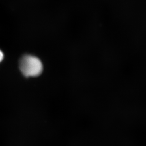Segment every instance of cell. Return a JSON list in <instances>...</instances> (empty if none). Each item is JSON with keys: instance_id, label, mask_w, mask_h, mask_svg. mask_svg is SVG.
<instances>
[{"instance_id": "7a4b0ae2", "label": "cell", "mask_w": 146, "mask_h": 146, "mask_svg": "<svg viewBox=\"0 0 146 146\" xmlns=\"http://www.w3.org/2000/svg\"><path fill=\"white\" fill-rule=\"evenodd\" d=\"M4 58V55L1 50H0V62H1Z\"/></svg>"}, {"instance_id": "6da1fadb", "label": "cell", "mask_w": 146, "mask_h": 146, "mask_svg": "<svg viewBox=\"0 0 146 146\" xmlns=\"http://www.w3.org/2000/svg\"><path fill=\"white\" fill-rule=\"evenodd\" d=\"M19 68L27 77L37 76L43 71V64L37 57L32 55L24 56L19 61Z\"/></svg>"}]
</instances>
